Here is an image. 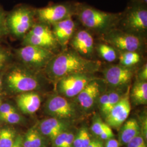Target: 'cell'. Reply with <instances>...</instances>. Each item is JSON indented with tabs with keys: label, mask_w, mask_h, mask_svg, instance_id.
Segmentation results:
<instances>
[{
	"label": "cell",
	"mask_w": 147,
	"mask_h": 147,
	"mask_svg": "<svg viewBox=\"0 0 147 147\" xmlns=\"http://www.w3.org/2000/svg\"><path fill=\"white\" fill-rule=\"evenodd\" d=\"M100 62L81 56L74 50L64 51L55 55L45 68L47 76L57 81L70 75L76 74H92L98 71Z\"/></svg>",
	"instance_id": "cell-1"
},
{
	"label": "cell",
	"mask_w": 147,
	"mask_h": 147,
	"mask_svg": "<svg viewBox=\"0 0 147 147\" xmlns=\"http://www.w3.org/2000/svg\"><path fill=\"white\" fill-rule=\"evenodd\" d=\"M122 13H113L100 11L86 4L76 5L75 15L88 30L104 34L116 28Z\"/></svg>",
	"instance_id": "cell-2"
},
{
	"label": "cell",
	"mask_w": 147,
	"mask_h": 147,
	"mask_svg": "<svg viewBox=\"0 0 147 147\" xmlns=\"http://www.w3.org/2000/svg\"><path fill=\"white\" fill-rule=\"evenodd\" d=\"M36 9L29 5H20L7 12L5 23L8 34L22 39L37 22Z\"/></svg>",
	"instance_id": "cell-3"
},
{
	"label": "cell",
	"mask_w": 147,
	"mask_h": 147,
	"mask_svg": "<svg viewBox=\"0 0 147 147\" xmlns=\"http://www.w3.org/2000/svg\"><path fill=\"white\" fill-rule=\"evenodd\" d=\"M119 25V29L124 31L145 38L147 32V5L132 2L122 13Z\"/></svg>",
	"instance_id": "cell-4"
},
{
	"label": "cell",
	"mask_w": 147,
	"mask_h": 147,
	"mask_svg": "<svg viewBox=\"0 0 147 147\" xmlns=\"http://www.w3.org/2000/svg\"><path fill=\"white\" fill-rule=\"evenodd\" d=\"M107 44L123 52H138L144 46V38L115 28L103 34Z\"/></svg>",
	"instance_id": "cell-5"
},
{
	"label": "cell",
	"mask_w": 147,
	"mask_h": 147,
	"mask_svg": "<svg viewBox=\"0 0 147 147\" xmlns=\"http://www.w3.org/2000/svg\"><path fill=\"white\" fill-rule=\"evenodd\" d=\"M22 46L32 45L51 51L57 47L58 42L50 26L36 22L22 39Z\"/></svg>",
	"instance_id": "cell-6"
},
{
	"label": "cell",
	"mask_w": 147,
	"mask_h": 147,
	"mask_svg": "<svg viewBox=\"0 0 147 147\" xmlns=\"http://www.w3.org/2000/svg\"><path fill=\"white\" fill-rule=\"evenodd\" d=\"M16 53L27 68L36 70L45 68L55 56L53 51L32 45L22 46L16 50Z\"/></svg>",
	"instance_id": "cell-7"
},
{
	"label": "cell",
	"mask_w": 147,
	"mask_h": 147,
	"mask_svg": "<svg viewBox=\"0 0 147 147\" xmlns=\"http://www.w3.org/2000/svg\"><path fill=\"white\" fill-rule=\"evenodd\" d=\"M76 7V5L66 3L36 8V21L51 27L58 22L74 16Z\"/></svg>",
	"instance_id": "cell-8"
},
{
	"label": "cell",
	"mask_w": 147,
	"mask_h": 147,
	"mask_svg": "<svg viewBox=\"0 0 147 147\" xmlns=\"http://www.w3.org/2000/svg\"><path fill=\"white\" fill-rule=\"evenodd\" d=\"M7 82L13 92L22 93L32 92L39 86L37 78L26 68L20 67L11 69L7 75Z\"/></svg>",
	"instance_id": "cell-9"
},
{
	"label": "cell",
	"mask_w": 147,
	"mask_h": 147,
	"mask_svg": "<svg viewBox=\"0 0 147 147\" xmlns=\"http://www.w3.org/2000/svg\"><path fill=\"white\" fill-rule=\"evenodd\" d=\"M45 110L53 118L70 121L78 116L75 105L62 95H53L47 100Z\"/></svg>",
	"instance_id": "cell-10"
},
{
	"label": "cell",
	"mask_w": 147,
	"mask_h": 147,
	"mask_svg": "<svg viewBox=\"0 0 147 147\" xmlns=\"http://www.w3.org/2000/svg\"><path fill=\"white\" fill-rule=\"evenodd\" d=\"M92 74H76L60 79L57 82V90L60 95L65 98L76 96L87 84L94 80Z\"/></svg>",
	"instance_id": "cell-11"
},
{
	"label": "cell",
	"mask_w": 147,
	"mask_h": 147,
	"mask_svg": "<svg viewBox=\"0 0 147 147\" xmlns=\"http://www.w3.org/2000/svg\"><path fill=\"white\" fill-rule=\"evenodd\" d=\"M131 111L129 93H127L105 116L106 123L110 127L119 129L126 121Z\"/></svg>",
	"instance_id": "cell-12"
},
{
	"label": "cell",
	"mask_w": 147,
	"mask_h": 147,
	"mask_svg": "<svg viewBox=\"0 0 147 147\" xmlns=\"http://www.w3.org/2000/svg\"><path fill=\"white\" fill-rule=\"evenodd\" d=\"M70 42L74 50L84 58L88 59L94 53V38L89 31H76Z\"/></svg>",
	"instance_id": "cell-13"
},
{
	"label": "cell",
	"mask_w": 147,
	"mask_h": 147,
	"mask_svg": "<svg viewBox=\"0 0 147 147\" xmlns=\"http://www.w3.org/2000/svg\"><path fill=\"white\" fill-rule=\"evenodd\" d=\"M105 80L113 87H119L128 84L133 76L131 68L119 65H113L106 69L104 71Z\"/></svg>",
	"instance_id": "cell-14"
},
{
	"label": "cell",
	"mask_w": 147,
	"mask_h": 147,
	"mask_svg": "<svg viewBox=\"0 0 147 147\" xmlns=\"http://www.w3.org/2000/svg\"><path fill=\"white\" fill-rule=\"evenodd\" d=\"M70 121L51 117L41 121L37 127L43 136L53 141L59 134L68 130Z\"/></svg>",
	"instance_id": "cell-15"
},
{
	"label": "cell",
	"mask_w": 147,
	"mask_h": 147,
	"mask_svg": "<svg viewBox=\"0 0 147 147\" xmlns=\"http://www.w3.org/2000/svg\"><path fill=\"white\" fill-rule=\"evenodd\" d=\"M77 24L71 18L58 22L51 26L53 33L58 44L65 46L68 43L75 32Z\"/></svg>",
	"instance_id": "cell-16"
},
{
	"label": "cell",
	"mask_w": 147,
	"mask_h": 147,
	"mask_svg": "<svg viewBox=\"0 0 147 147\" xmlns=\"http://www.w3.org/2000/svg\"><path fill=\"white\" fill-rule=\"evenodd\" d=\"M100 88L98 82L92 80L76 96L77 102L84 110H88L94 106L99 98Z\"/></svg>",
	"instance_id": "cell-17"
},
{
	"label": "cell",
	"mask_w": 147,
	"mask_h": 147,
	"mask_svg": "<svg viewBox=\"0 0 147 147\" xmlns=\"http://www.w3.org/2000/svg\"><path fill=\"white\" fill-rule=\"evenodd\" d=\"M16 103L23 113L31 115L39 110L41 105V99L36 93L29 92L18 95Z\"/></svg>",
	"instance_id": "cell-18"
},
{
	"label": "cell",
	"mask_w": 147,
	"mask_h": 147,
	"mask_svg": "<svg viewBox=\"0 0 147 147\" xmlns=\"http://www.w3.org/2000/svg\"><path fill=\"white\" fill-rule=\"evenodd\" d=\"M120 129L119 140L122 144H126L141 134L140 126L135 119H130L125 121Z\"/></svg>",
	"instance_id": "cell-19"
},
{
	"label": "cell",
	"mask_w": 147,
	"mask_h": 147,
	"mask_svg": "<svg viewBox=\"0 0 147 147\" xmlns=\"http://www.w3.org/2000/svg\"><path fill=\"white\" fill-rule=\"evenodd\" d=\"M44 137L37 127L29 129L22 138L23 147H43Z\"/></svg>",
	"instance_id": "cell-20"
},
{
	"label": "cell",
	"mask_w": 147,
	"mask_h": 147,
	"mask_svg": "<svg viewBox=\"0 0 147 147\" xmlns=\"http://www.w3.org/2000/svg\"><path fill=\"white\" fill-rule=\"evenodd\" d=\"M131 99L135 105H146L147 103V81L137 82L132 87Z\"/></svg>",
	"instance_id": "cell-21"
},
{
	"label": "cell",
	"mask_w": 147,
	"mask_h": 147,
	"mask_svg": "<svg viewBox=\"0 0 147 147\" xmlns=\"http://www.w3.org/2000/svg\"><path fill=\"white\" fill-rule=\"evenodd\" d=\"M97 50L100 57L105 61L112 62L117 59V50L108 44H99L98 46Z\"/></svg>",
	"instance_id": "cell-22"
},
{
	"label": "cell",
	"mask_w": 147,
	"mask_h": 147,
	"mask_svg": "<svg viewBox=\"0 0 147 147\" xmlns=\"http://www.w3.org/2000/svg\"><path fill=\"white\" fill-rule=\"evenodd\" d=\"M119 59L120 65L131 68L140 62L141 56L138 52H123L120 53Z\"/></svg>",
	"instance_id": "cell-23"
},
{
	"label": "cell",
	"mask_w": 147,
	"mask_h": 147,
	"mask_svg": "<svg viewBox=\"0 0 147 147\" xmlns=\"http://www.w3.org/2000/svg\"><path fill=\"white\" fill-rule=\"evenodd\" d=\"M16 131L10 128L0 130V147H11L16 140Z\"/></svg>",
	"instance_id": "cell-24"
},
{
	"label": "cell",
	"mask_w": 147,
	"mask_h": 147,
	"mask_svg": "<svg viewBox=\"0 0 147 147\" xmlns=\"http://www.w3.org/2000/svg\"><path fill=\"white\" fill-rule=\"evenodd\" d=\"M121 95L119 92H110L108 93V99L107 104L105 107L103 115L106 116L110 111L113 107L119 101L121 98Z\"/></svg>",
	"instance_id": "cell-25"
},
{
	"label": "cell",
	"mask_w": 147,
	"mask_h": 147,
	"mask_svg": "<svg viewBox=\"0 0 147 147\" xmlns=\"http://www.w3.org/2000/svg\"><path fill=\"white\" fill-rule=\"evenodd\" d=\"M0 119L9 124H18L21 121V116L16 111L0 115Z\"/></svg>",
	"instance_id": "cell-26"
},
{
	"label": "cell",
	"mask_w": 147,
	"mask_h": 147,
	"mask_svg": "<svg viewBox=\"0 0 147 147\" xmlns=\"http://www.w3.org/2000/svg\"><path fill=\"white\" fill-rule=\"evenodd\" d=\"M6 15L7 12L0 5V40L8 35L5 23Z\"/></svg>",
	"instance_id": "cell-27"
},
{
	"label": "cell",
	"mask_w": 147,
	"mask_h": 147,
	"mask_svg": "<svg viewBox=\"0 0 147 147\" xmlns=\"http://www.w3.org/2000/svg\"><path fill=\"white\" fill-rule=\"evenodd\" d=\"M108 126L109 125L106 123H104L98 118H96L93 121L91 126V130L95 135L99 136Z\"/></svg>",
	"instance_id": "cell-28"
},
{
	"label": "cell",
	"mask_w": 147,
	"mask_h": 147,
	"mask_svg": "<svg viewBox=\"0 0 147 147\" xmlns=\"http://www.w3.org/2000/svg\"><path fill=\"white\" fill-rule=\"evenodd\" d=\"M126 144L127 147H147L145 139L141 134L132 139Z\"/></svg>",
	"instance_id": "cell-29"
},
{
	"label": "cell",
	"mask_w": 147,
	"mask_h": 147,
	"mask_svg": "<svg viewBox=\"0 0 147 147\" xmlns=\"http://www.w3.org/2000/svg\"><path fill=\"white\" fill-rule=\"evenodd\" d=\"M84 129V127L81 128L79 130L77 135L74 137L73 143L74 147H82Z\"/></svg>",
	"instance_id": "cell-30"
},
{
	"label": "cell",
	"mask_w": 147,
	"mask_h": 147,
	"mask_svg": "<svg viewBox=\"0 0 147 147\" xmlns=\"http://www.w3.org/2000/svg\"><path fill=\"white\" fill-rule=\"evenodd\" d=\"M67 133H68V131L63 132L61 134H59L58 136L53 141V142L54 143V147H63L64 143L67 135Z\"/></svg>",
	"instance_id": "cell-31"
},
{
	"label": "cell",
	"mask_w": 147,
	"mask_h": 147,
	"mask_svg": "<svg viewBox=\"0 0 147 147\" xmlns=\"http://www.w3.org/2000/svg\"><path fill=\"white\" fill-rule=\"evenodd\" d=\"M9 57V53L2 48L0 47V69L2 68L5 65Z\"/></svg>",
	"instance_id": "cell-32"
},
{
	"label": "cell",
	"mask_w": 147,
	"mask_h": 147,
	"mask_svg": "<svg viewBox=\"0 0 147 147\" xmlns=\"http://www.w3.org/2000/svg\"><path fill=\"white\" fill-rule=\"evenodd\" d=\"M102 140H109L111 138H113L114 137V134L112 131L111 127L109 126L102 134L99 136Z\"/></svg>",
	"instance_id": "cell-33"
},
{
	"label": "cell",
	"mask_w": 147,
	"mask_h": 147,
	"mask_svg": "<svg viewBox=\"0 0 147 147\" xmlns=\"http://www.w3.org/2000/svg\"><path fill=\"white\" fill-rule=\"evenodd\" d=\"M16 111L15 107L10 105L9 104H3L0 106V115L5 114L11 112Z\"/></svg>",
	"instance_id": "cell-34"
},
{
	"label": "cell",
	"mask_w": 147,
	"mask_h": 147,
	"mask_svg": "<svg viewBox=\"0 0 147 147\" xmlns=\"http://www.w3.org/2000/svg\"><path fill=\"white\" fill-rule=\"evenodd\" d=\"M75 135L71 132L68 131L63 147H74L73 143Z\"/></svg>",
	"instance_id": "cell-35"
},
{
	"label": "cell",
	"mask_w": 147,
	"mask_h": 147,
	"mask_svg": "<svg viewBox=\"0 0 147 147\" xmlns=\"http://www.w3.org/2000/svg\"><path fill=\"white\" fill-rule=\"evenodd\" d=\"M89 133L87 129L84 127V137H83V142H82V147H87L89 145L90 142H91Z\"/></svg>",
	"instance_id": "cell-36"
},
{
	"label": "cell",
	"mask_w": 147,
	"mask_h": 147,
	"mask_svg": "<svg viewBox=\"0 0 147 147\" xmlns=\"http://www.w3.org/2000/svg\"><path fill=\"white\" fill-rule=\"evenodd\" d=\"M139 78H140V81H147V64H144L141 69L140 73Z\"/></svg>",
	"instance_id": "cell-37"
},
{
	"label": "cell",
	"mask_w": 147,
	"mask_h": 147,
	"mask_svg": "<svg viewBox=\"0 0 147 147\" xmlns=\"http://www.w3.org/2000/svg\"><path fill=\"white\" fill-rule=\"evenodd\" d=\"M105 147H119V143L116 139L111 138L107 140Z\"/></svg>",
	"instance_id": "cell-38"
},
{
	"label": "cell",
	"mask_w": 147,
	"mask_h": 147,
	"mask_svg": "<svg viewBox=\"0 0 147 147\" xmlns=\"http://www.w3.org/2000/svg\"><path fill=\"white\" fill-rule=\"evenodd\" d=\"M11 147H23L22 146V138L20 136L16 137L13 146Z\"/></svg>",
	"instance_id": "cell-39"
},
{
	"label": "cell",
	"mask_w": 147,
	"mask_h": 147,
	"mask_svg": "<svg viewBox=\"0 0 147 147\" xmlns=\"http://www.w3.org/2000/svg\"><path fill=\"white\" fill-rule=\"evenodd\" d=\"M99 141H91L87 147H97Z\"/></svg>",
	"instance_id": "cell-40"
},
{
	"label": "cell",
	"mask_w": 147,
	"mask_h": 147,
	"mask_svg": "<svg viewBox=\"0 0 147 147\" xmlns=\"http://www.w3.org/2000/svg\"><path fill=\"white\" fill-rule=\"evenodd\" d=\"M132 2H136V3H140L144 5H147V0H132Z\"/></svg>",
	"instance_id": "cell-41"
},
{
	"label": "cell",
	"mask_w": 147,
	"mask_h": 147,
	"mask_svg": "<svg viewBox=\"0 0 147 147\" xmlns=\"http://www.w3.org/2000/svg\"><path fill=\"white\" fill-rule=\"evenodd\" d=\"M98 147H103V145H102V144L101 143V142H99V144H98Z\"/></svg>",
	"instance_id": "cell-42"
},
{
	"label": "cell",
	"mask_w": 147,
	"mask_h": 147,
	"mask_svg": "<svg viewBox=\"0 0 147 147\" xmlns=\"http://www.w3.org/2000/svg\"><path fill=\"white\" fill-rule=\"evenodd\" d=\"M1 84H2V82H1V80L0 79V87L1 86Z\"/></svg>",
	"instance_id": "cell-43"
},
{
	"label": "cell",
	"mask_w": 147,
	"mask_h": 147,
	"mask_svg": "<svg viewBox=\"0 0 147 147\" xmlns=\"http://www.w3.org/2000/svg\"><path fill=\"white\" fill-rule=\"evenodd\" d=\"M1 105V100H0V106Z\"/></svg>",
	"instance_id": "cell-44"
}]
</instances>
